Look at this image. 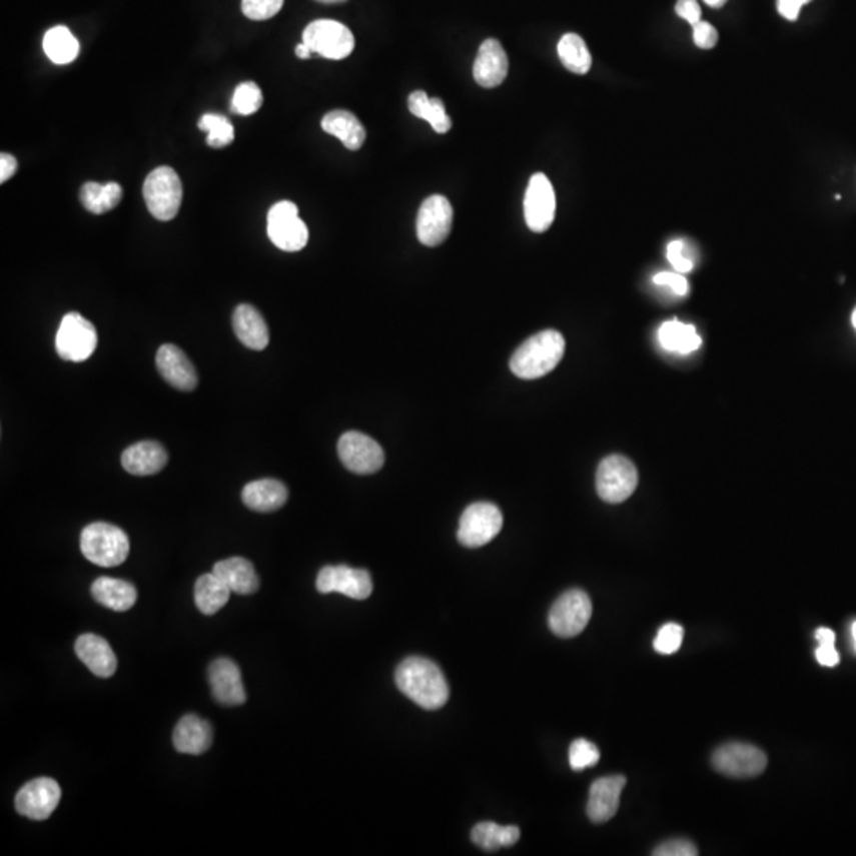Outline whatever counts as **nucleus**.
I'll use <instances>...</instances> for the list:
<instances>
[{
    "instance_id": "nucleus-1",
    "label": "nucleus",
    "mask_w": 856,
    "mask_h": 856,
    "mask_svg": "<svg viewBox=\"0 0 856 856\" xmlns=\"http://www.w3.org/2000/svg\"><path fill=\"white\" fill-rule=\"evenodd\" d=\"M395 682L403 695L427 711L440 709L449 700V685L440 666L422 657H409L398 665Z\"/></svg>"
},
{
    "instance_id": "nucleus-2",
    "label": "nucleus",
    "mask_w": 856,
    "mask_h": 856,
    "mask_svg": "<svg viewBox=\"0 0 856 856\" xmlns=\"http://www.w3.org/2000/svg\"><path fill=\"white\" fill-rule=\"evenodd\" d=\"M565 354V338L557 330H544L528 338L514 352L509 367L520 379H538L551 373Z\"/></svg>"
},
{
    "instance_id": "nucleus-3",
    "label": "nucleus",
    "mask_w": 856,
    "mask_h": 856,
    "mask_svg": "<svg viewBox=\"0 0 856 856\" xmlns=\"http://www.w3.org/2000/svg\"><path fill=\"white\" fill-rule=\"evenodd\" d=\"M80 547L89 562L102 568H113L126 562L130 551L126 533L105 522L88 525L81 532Z\"/></svg>"
},
{
    "instance_id": "nucleus-4",
    "label": "nucleus",
    "mask_w": 856,
    "mask_h": 856,
    "mask_svg": "<svg viewBox=\"0 0 856 856\" xmlns=\"http://www.w3.org/2000/svg\"><path fill=\"white\" fill-rule=\"evenodd\" d=\"M146 207L159 221H172L180 211L183 184L180 176L170 167H159L146 176L143 184Z\"/></svg>"
},
{
    "instance_id": "nucleus-5",
    "label": "nucleus",
    "mask_w": 856,
    "mask_h": 856,
    "mask_svg": "<svg viewBox=\"0 0 856 856\" xmlns=\"http://www.w3.org/2000/svg\"><path fill=\"white\" fill-rule=\"evenodd\" d=\"M635 463L623 455H609L601 460L597 471V492L601 500L619 505L635 493L638 487Z\"/></svg>"
},
{
    "instance_id": "nucleus-6",
    "label": "nucleus",
    "mask_w": 856,
    "mask_h": 856,
    "mask_svg": "<svg viewBox=\"0 0 856 856\" xmlns=\"http://www.w3.org/2000/svg\"><path fill=\"white\" fill-rule=\"evenodd\" d=\"M590 617L592 601L589 595L584 590H568L552 604L549 627L560 638H574L589 625Z\"/></svg>"
},
{
    "instance_id": "nucleus-7",
    "label": "nucleus",
    "mask_w": 856,
    "mask_h": 856,
    "mask_svg": "<svg viewBox=\"0 0 856 856\" xmlns=\"http://www.w3.org/2000/svg\"><path fill=\"white\" fill-rule=\"evenodd\" d=\"M268 237L273 245L287 253H297L308 243V227L300 219L299 208L292 202H278L268 211Z\"/></svg>"
},
{
    "instance_id": "nucleus-8",
    "label": "nucleus",
    "mask_w": 856,
    "mask_h": 856,
    "mask_svg": "<svg viewBox=\"0 0 856 856\" xmlns=\"http://www.w3.org/2000/svg\"><path fill=\"white\" fill-rule=\"evenodd\" d=\"M97 330L81 314H65L56 333V351L67 362H85L96 352Z\"/></svg>"
},
{
    "instance_id": "nucleus-9",
    "label": "nucleus",
    "mask_w": 856,
    "mask_h": 856,
    "mask_svg": "<svg viewBox=\"0 0 856 856\" xmlns=\"http://www.w3.org/2000/svg\"><path fill=\"white\" fill-rule=\"evenodd\" d=\"M503 528V514L493 503L479 501L463 511L460 517L459 543L465 547H482L489 544Z\"/></svg>"
},
{
    "instance_id": "nucleus-10",
    "label": "nucleus",
    "mask_w": 856,
    "mask_h": 856,
    "mask_svg": "<svg viewBox=\"0 0 856 856\" xmlns=\"http://www.w3.org/2000/svg\"><path fill=\"white\" fill-rule=\"evenodd\" d=\"M712 766L723 776L749 779L765 772L768 757L763 750L744 742H730L712 755Z\"/></svg>"
},
{
    "instance_id": "nucleus-11",
    "label": "nucleus",
    "mask_w": 856,
    "mask_h": 856,
    "mask_svg": "<svg viewBox=\"0 0 856 856\" xmlns=\"http://www.w3.org/2000/svg\"><path fill=\"white\" fill-rule=\"evenodd\" d=\"M303 43L310 46L313 53L321 54L325 59L348 58L354 51V35L344 24L333 20H318L306 26L303 31Z\"/></svg>"
},
{
    "instance_id": "nucleus-12",
    "label": "nucleus",
    "mask_w": 856,
    "mask_h": 856,
    "mask_svg": "<svg viewBox=\"0 0 856 856\" xmlns=\"http://www.w3.org/2000/svg\"><path fill=\"white\" fill-rule=\"evenodd\" d=\"M338 455L352 473L371 474L381 470L386 460L383 448L370 436L348 432L338 441Z\"/></svg>"
},
{
    "instance_id": "nucleus-13",
    "label": "nucleus",
    "mask_w": 856,
    "mask_h": 856,
    "mask_svg": "<svg viewBox=\"0 0 856 856\" xmlns=\"http://www.w3.org/2000/svg\"><path fill=\"white\" fill-rule=\"evenodd\" d=\"M454 221V210L444 195H430L417 214V238L422 245L438 246L449 237Z\"/></svg>"
},
{
    "instance_id": "nucleus-14",
    "label": "nucleus",
    "mask_w": 856,
    "mask_h": 856,
    "mask_svg": "<svg viewBox=\"0 0 856 856\" xmlns=\"http://www.w3.org/2000/svg\"><path fill=\"white\" fill-rule=\"evenodd\" d=\"M61 801V787L50 777L27 782L15 799L16 811L35 822H43L56 811Z\"/></svg>"
},
{
    "instance_id": "nucleus-15",
    "label": "nucleus",
    "mask_w": 856,
    "mask_h": 856,
    "mask_svg": "<svg viewBox=\"0 0 856 856\" xmlns=\"http://www.w3.org/2000/svg\"><path fill=\"white\" fill-rule=\"evenodd\" d=\"M555 208L557 200L551 181L544 173H535L525 192L524 213L528 229L536 234L546 232L554 222Z\"/></svg>"
},
{
    "instance_id": "nucleus-16",
    "label": "nucleus",
    "mask_w": 856,
    "mask_h": 856,
    "mask_svg": "<svg viewBox=\"0 0 856 856\" xmlns=\"http://www.w3.org/2000/svg\"><path fill=\"white\" fill-rule=\"evenodd\" d=\"M319 593H341L352 600H367L373 592V581L367 570L351 566H324L316 579Z\"/></svg>"
},
{
    "instance_id": "nucleus-17",
    "label": "nucleus",
    "mask_w": 856,
    "mask_h": 856,
    "mask_svg": "<svg viewBox=\"0 0 856 856\" xmlns=\"http://www.w3.org/2000/svg\"><path fill=\"white\" fill-rule=\"evenodd\" d=\"M211 692L218 703L224 706H241L246 701L245 685L237 663L230 658H218L208 671Z\"/></svg>"
},
{
    "instance_id": "nucleus-18",
    "label": "nucleus",
    "mask_w": 856,
    "mask_h": 856,
    "mask_svg": "<svg viewBox=\"0 0 856 856\" xmlns=\"http://www.w3.org/2000/svg\"><path fill=\"white\" fill-rule=\"evenodd\" d=\"M156 365L165 381L175 389L191 392L199 383L191 360L180 348H176L175 344H164L159 348Z\"/></svg>"
},
{
    "instance_id": "nucleus-19",
    "label": "nucleus",
    "mask_w": 856,
    "mask_h": 856,
    "mask_svg": "<svg viewBox=\"0 0 856 856\" xmlns=\"http://www.w3.org/2000/svg\"><path fill=\"white\" fill-rule=\"evenodd\" d=\"M627 779L623 776L601 777L590 787L587 815L593 823H606L619 811L620 795Z\"/></svg>"
},
{
    "instance_id": "nucleus-20",
    "label": "nucleus",
    "mask_w": 856,
    "mask_h": 856,
    "mask_svg": "<svg viewBox=\"0 0 856 856\" xmlns=\"http://www.w3.org/2000/svg\"><path fill=\"white\" fill-rule=\"evenodd\" d=\"M508 70V56L501 43L495 39L482 43L473 67L476 83L482 88H497L508 77Z\"/></svg>"
},
{
    "instance_id": "nucleus-21",
    "label": "nucleus",
    "mask_w": 856,
    "mask_h": 856,
    "mask_svg": "<svg viewBox=\"0 0 856 856\" xmlns=\"http://www.w3.org/2000/svg\"><path fill=\"white\" fill-rule=\"evenodd\" d=\"M75 654L97 677H111L116 673L118 660L110 644L102 636L86 633L75 642Z\"/></svg>"
},
{
    "instance_id": "nucleus-22",
    "label": "nucleus",
    "mask_w": 856,
    "mask_h": 856,
    "mask_svg": "<svg viewBox=\"0 0 856 856\" xmlns=\"http://www.w3.org/2000/svg\"><path fill=\"white\" fill-rule=\"evenodd\" d=\"M121 462L127 473L135 476H151L164 470L169 462V454L164 446L156 441H140L123 452Z\"/></svg>"
},
{
    "instance_id": "nucleus-23",
    "label": "nucleus",
    "mask_w": 856,
    "mask_h": 856,
    "mask_svg": "<svg viewBox=\"0 0 856 856\" xmlns=\"http://www.w3.org/2000/svg\"><path fill=\"white\" fill-rule=\"evenodd\" d=\"M213 742V730L207 720L197 715H184L173 731V746L186 755H202Z\"/></svg>"
},
{
    "instance_id": "nucleus-24",
    "label": "nucleus",
    "mask_w": 856,
    "mask_h": 856,
    "mask_svg": "<svg viewBox=\"0 0 856 856\" xmlns=\"http://www.w3.org/2000/svg\"><path fill=\"white\" fill-rule=\"evenodd\" d=\"M243 503L257 513H272L286 505L289 492L283 482L276 479H259L249 482L241 492Z\"/></svg>"
},
{
    "instance_id": "nucleus-25",
    "label": "nucleus",
    "mask_w": 856,
    "mask_h": 856,
    "mask_svg": "<svg viewBox=\"0 0 856 856\" xmlns=\"http://www.w3.org/2000/svg\"><path fill=\"white\" fill-rule=\"evenodd\" d=\"M213 573L218 574L232 593L237 595H253L259 590L260 579L254 570L253 563L243 557H232L216 563Z\"/></svg>"
},
{
    "instance_id": "nucleus-26",
    "label": "nucleus",
    "mask_w": 856,
    "mask_h": 856,
    "mask_svg": "<svg viewBox=\"0 0 856 856\" xmlns=\"http://www.w3.org/2000/svg\"><path fill=\"white\" fill-rule=\"evenodd\" d=\"M234 330L238 340L245 344L246 348L253 351H262L267 348L270 341L267 322L262 314L251 305L237 306L234 313Z\"/></svg>"
},
{
    "instance_id": "nucleus-27",
    "label": "nucleus",
    "mask_w": 856,
    "mask_h": 856,
    "mask_svg": "<svg viewBox=\"0 0 856 856\" xmlns=\"http://www.w3.org/2000/svg\"><path fill=\"white\" fill-rule=\"evenodd\" d=\"M321 126L327 134L337 137L351 151L360 150L367 138L365 127L356 115H352L351 111H330L322 118Z\"/></svg>"
},
{
    "instance_id": "nucleus-28",
    "label": "nucleus",
    "mask_w": 856,
    "mask_h": 856,
    "mask_svg": "<svg viewBox=\"0 0 856 856\" xmlns=\"http://www.w3.org/2000/svg\"><path fill=\"white\" fill-rule=\"evenodd\" d=\"M92 598L111 611L124 612L137 603V590L123 579L99 578L91 587Z\"/></svg>"
},
{
    "instance_id": "nucleus-29",
    "label": "nucleus",
    "mask_w": 856,
    "mask_h": 856,
    "mask_svg": "<svg viewBox=\"0 0 856 856\" xmlns=\"http://www.w3.org/2000/svg\"><path fill=\"white\" fill-rule=\"evenodd\" d=\"M230 593L232 590L227 587L226 582L222 581L218 574H214L213 571L203 574L195 582V604L205 616H213L216 612L221 611L229 603Z\"/></svg>"
},
{
    "instance_id": "nucleus-30",
    "label": "nucleus",
    "mask_w": 856,
    "mask_h": 856,
    "mask_svg": "<svg viewBox=\"0 0 856 856\" xmlns=\"http://www.w3.org/2000/svg\"><path fill=\"white\" fill-rule=\"evenodd\" d=\"M408 108L417 118L428 121L438 134H446L451 130L452 119L446 113L443 100L438 97H428L427 92L414 91L408 99Z\"/></svg>"
},
{
    "instance_id": "nucleus-31",
    "label": "nucleus",
    "mask_w": 856,
    "mask_h": 856,
    "mask_svg": "<svg viewBox=\"0 0 856 856\" xmlns=\"http://www.w3.org/2000/svg\"><path fill=\"white\" fill-rule=\"evenodd\" d=\"M83 207L94 214H104L118 207L123 200V188L118 183H86L80 192Z\"/></svg>"
},
{
    "instance_id": "nucleus-32",
    "label": "nucleus",
    "mask_w": 856,
    "mask_h": 856,
    "mask_svg": "<svg viewBox=\"0 0 856 856\" xmlns=\"http://www.w3.org/2000/svg\"><path fill=\"white\" fill-rule=\"evenodd\" d=\"M658 341L662 348L677 354H690L701 346V337L695 327L679 321H669L658 330Z\"/></svg>"
},
{
    "instance_id": "nucleus-33",
    "label": "nucleus",
    "mask_w": 856,
    "mask_h": 856,
    "mask_svg": "<svg viewBox=\"0 0 856 856\" xmlns=\"http://www.w3.org/2000/svg\"><path fill=\"white\" fill-rule=\"evenodd\" d=\"M43 50L54 64H70L80 53V43L64 26H56L43 37Z\"/></svg>"
},
{
    "instance_id": "nucleus-34",
    "label": "nucleus",
    "mask_w": 856,
    "mask_h": 856,
    "mask_svg": "<svg viewBox=\"0 0 856 856\" xmlns=\"http://www.w3.org/2000/svg\"><path fill=\"white\" fill-rule=\"evenodd\" d=\"M558 58L565 65L566 70L576 73V75H585L589 73L592 67V54L589 48L585 45L584 39L578 34H565L562 40L558 42Z\"/></svg>"
},
{
    "instance_id": "nucleus-35",
    "label": "nucleus",
    "mask_w": 856,
    "mask_h": 856,
    "mask_svg": "<svg viewBox=\"0 0 856 856\" xmlns=\"http://www.w3.org/2000/svg\"><path fill=\"white\" fill-rule=\"evenodd\" d=\"M520 830L517 826H500L497 823L482 822L474 826L471 839L484 850H498L511 847L519 841Z\"/></svg>"
},
{
    "instance_id": "nucleus-36",
    "label": "nucleus",
    "mask_w": 856,
    "mask_h": 856,
    "mask_svg": "<svg viewBox=\"0 0 856 856\" xmlns=\"http://www.w3.org/2000/svg\"><path fill=\"white\" fill-rule=\"evenodd\" d=\"M199 129L207 132V143L211 148H224L235 140V129L229 119L214 113L203 115L199 121Z\"/></svg>"
},
{
    "instance_id": "nucleus-37",
    "label": "nucleus",
    "mask_w": 856,
    "mask_h": 856,
    "mask_svg": "<svg viewBox=\"0 0 856 856\" xmlns=\"http://www.w3.org/2000/svg\"><path fill=\"white\" fill-rule=\"evenodd\" d=\"M264 104L262 91L254 81H245L235 89L232 97V111L241 116L254 115Z\"/></svg>"
},
{
    "instance_id": "nucleus-38",
    "label": "nucleus",
    "mask_w": 856,
    "mask_h": 856,
    "mask_svg": "<svg viewBox=\"0 0 856 856\" xmlns=\"http://www.w3.org/2000/svg\"><path fill=\"white\" fill-rule=\"evenodd\" d=\"M570 766L573 771H584L597 765L600 760V750L587 739H576L570 746Z\"/></svg>"
},
{
    "instance_id": "nucleus-39",
    "label": "nucleus",
    "mask_w": 856,
    "mask_h": 856,
    "mask_svg": "<svg viewBox=\"0 0 856 856\" xmlns=\"http://www.w3.org/2000/svg\"><path fill=\"white\" fill-rule=\"evenodd\" d=\"M684 641V628L679 623L669 622L658 630L654 639V649L658 654L673 655L681 649Z\"/></svg>"
},
{
    "instance_id": "nucleus-40",
    "label": "nucleus",
    "mask_w": 856,
    "mask_h": 856,
    "mask_svg": "<svg viewBox=\"0 0 856 856\" xmlns=\"http://www.w3.org/2000/svg\"><path fill=\"white\" fill-rule=\"evenodd\" d=\"M284 0H241L243 15L249 20L265 21L278 15Z\"/></svg>"
},
{
    "instance_id": "nucleus-41",
    "label": "nucleus",
    "mask_w": 856,
    "mask_h": 856,
    "mask_svg": "<svg viewBox=\"0 0 856 856\" xmlns=\"http://www.w3.org/2000/svg\"><path fill=\"white\" fill-rule=\"evenodd\" d=\"M668 260L677 273H690L693 270L692 257L688 256L684 241H671L668 245Z\"/></svg>"
},
{
    "instance_id": "nucleus-42",
    "label": "nucleus",
    "mask_w": 856,
    "mask_h": 856,
    "mask_svg": "<svg viewBox=\"0 0 856 856\" xmlns=\"http://www.w3.org/2000/svg\"><path fill=\"white\" fill-rule=\"evenodd\" d=\"M655 856H696L698 849L692 841L688 839H671V841L663 842L658 845L657 849L652 852Z\"/></svg>"
},
{
    "instance_id": "nucleus-43",
    "label": "nucleus",
    "mask_w": 856,
    "mask_h": 856,
    "mask_svg": "<svg viewBox=\"0 0 856 856\" xmlns=\"http://www.w3.org/2000/svg\"><path fill=\"white\" fill-rule=\"evenodd\" d=\"M693 42L701 50H712L719 42V32L711 23L700 21L693 26Z\"/></svg>"
},
{
    "instance_id": "nucleus-44",
    "label": "nucleus",
    "mask_w": 856,
    "mask_h": 856,
    "mask_svg": "<svg viewBox=\"0 0 856 856\" xmlns=\"http://www.w3.org/2000/svg\"><path fill=\"white\" fill-rule=\"evenodd\" d=\"M654 283L658 284V286L669 287V289H673L674 294L677 295H687L688 292V283L685 276L682 273H669L662 272L658 273V275L654 276Z\"/></svg>"
},
{
    "instance_id": "nucleus-45",
    "label": "nucleus",
    "mask_w": 856,
    "mask_h": 856,
    "mask_svg": "<svg viewBox=\"0 0 856 856\" xmlns=\"http://www.w3.org/2000/svg\"><path fill=\"white\" fill-rule=\"evenodd\" d=\"M676 13L679 18L692 26L701 21V7L696 0H677Z\"/></svg>"
},
{
    "instance_id": "nucleus-46",
    "label": "nucleus",
    "mask_w": 856,
    "mask_h": 856,
    "mask_svg": "<svg viewBox=\"0 0 856 856\" xmlns=\"http://www.w3.org/2000/svg\"><path fill=\"white\" fill-rule=\"evenodd\" d=\"M809 2L811 0H777V12L785 20L796 21L799 13H801V8Z\"/></svg>"
},
{
    "instance_id": "nucleus-47",
    "label": "nucleus",
    "mask_w": 856,
    "mask_h": 856,
    "mask_svg": "<svg viewBox=\"0 0 856 856\" xmlns=\"http://www.w3.org/2000/svg\"><path fill=\"white\" fill-rule=\"evenodd\" d=\"M815 657H817V662L820 665L828 666V668H833V666L839 665V652H837L834 644H818L817 650H815Z\"/></svg>"
},
{
    "instance_id": "nucleus-48",
    "label": "nucleus",
    "mask_w": 856,
    "mask_h": 856,
    "mask_svg": "<svg viewBox=\"0 0 856 856\" xmlns=\"http://www.w3.org/2000/svg\"><path fill=\"white\" fill-rule=\"evenodd\" d=\"M18 169V162L12 154L2 153L0 156V183L10 180Z\"/></svg>"
},
{
    "instance_id": "nucleus-49",
    "label": "nucleus",
    "mask_w": 856,
    "mask_h": 856,
    "mask_svg": "<svg viewBox=\"0 0 856 856\" xmlns=\"http://www.w3.org/2000/svg\"><path fill=\"white\" fill-rule=\"evenodd\" d=\"M815 639H817L818 644H834L836 642V635H834V631L830 630V628H818L815 631Z\"/></svg>"
},
{
    "instance_id": "nucleus-50",
    "label": "nucleus",
    "mask_w": 856,
    "mask_h": 856,
    "mask_svg": "<svg viewBox=\"0 0 856 856\" xmlns=\"http://www.w3.org/2000/svg\"><path fill=\"white\" fill-rule=\"evenodd\" d=\"M295 54H297V58L310 59L313 51H311L310 46L305 45V43L302 42L300 45H297V48H295Z\"/></svg>"
},
{
    "instance_id": "nucleus-51",
    "label": "nucleus",
    "mask_w": 856,
    "mask_h": 856,
    "mask_svg": "<svg viewBox=\"0 0 856 856\" xmlns=\"http://www.w3.org/2000/svg\"><path fill=\"white\" fill-rule=\"evenodd\" d=\"M709 7L720 8L727 4V0H704Z\"/></svg>"
},
{
    "instance_id": "nucleus-52",
    "label": "nucleus",
    "mask_w": 856,
    "mask_h": 856,
    "mask_svg": "<svg viewBox=\"0 0 856 856\" xmlns=\"http://www.w3.org/2000/svg\"><path fill=\"white\" fill-rule=\"evenodd\" d=\"M321 4H343L346 0H318Z\"/></svg>"
},
{
    "instance_id": "nucleus-53",
    "label": "nucleus",
    "mask_w": 856,
    "mask_h": 856,
    "mask_svg": "<svg viewBox=\"0 0 856 856\" xmlns=\"http://www.w3.org/2000/svg\"><path fill=\"white\" fill-rule=\"evenodd\" d=\"M852 639H853V647H855L856 652V620L852 623Z\"/></svg>"
},
{
    "instance_id": "nucleus-54",
    "label": "nucleus",
    "mask_w": 856,
    "mask_h": 856,
    "mask_svg": "<svg viewBox=\"0 0 856 856\" xmlns=\"http://www.w3.org/2000/svg\"><path fill=\"white\" fill-rule=\"evenodd\" d=\"M852 324H853V327H855V330H856V308H855V311H853V314H852Z\"/></svg>"
}]
</instances>
